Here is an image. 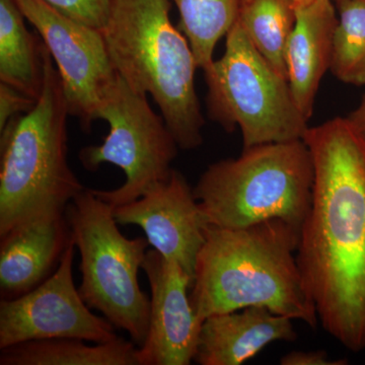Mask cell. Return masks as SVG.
Here are the masks:
<instances>
[{
    "mask_svg": "<svg viewBox=\"0 0 365 365\" xmlns=\"http://www.w3.org/2000/svg\"><path fill=\"white\" fill-rule=\"evenodd\" d=\"M311 210L297 264L327 333L353 352L365 350V137L348 118L309 127Z\"/></svg>",
    "mask_w": 365,
    "mask_h": 365,
    "instance_id": "obj_1",
    "label": "cell"
},
{
    "mask_svg": "<svg viewBox=\"0 0 365 365\" xmlns=\"http://www.w3.org/2000/svg\"><path fill=\"white\" fill-rule=\"evenodd\" d=\"M300 232L281 220L242 228L204 225L190 294L199 321L261 307L316 328V306L297 264Z\"/></svg>",
    "mask_w": 365,
    "mask_h": 365,
    "instance_id": "obj_2",
    "label": "cell"
},
{
    "mask_svg": "<svg viewBox=\"0 0 365 365\" xmlns=\"http://www.w3.org/2000/svg\"><path fill=\"white\" fill-rule=\"evenodd\" d=\"M170 11V0H113L102 33L118 76L150 95L179 148L193 150L203 143L205 124L195 88L199 68Z\"/></svg>",
    "mask_w": 365,
    "mask_h": 365,
    "instance_id": "obj_3",
    "label": "cell"
},
{
    "mask_svg": "<svg viewBox=\"0 0 365 365\" xmlns=\"http://www.w3.org/2000/svg\"><path fill=\"white\" fill-rule=\"evenodd\" d=\"M44 81L30 111L0 130V237L67 205L85 187L69 165V113L56 66L43 44Z\"/></svg>",
    "mask_w": 365,
    "mask_h": 365,
    "instance_id": "obj_4",
    "label": "cell"
},
{
    "mask_svg": "<svg viewBox=\"0 0 365 365\" xmlns=\"http://www.w3.org/2000/svg\"><path fill=\"white\" fill-rule=\"evenodd\" d=\"M314 182L313 158L300 139L252 146L212 163L193 190L205 225L242 228L281 220L302 230Z\"/></svg>",
    "mask_w": 365,
    "mask_h": 365,
    "instance_id": "obj_5",
    "label": "cell"
},
{
    "mask_svg": "<svg viewBox=\"0 0 365 365\" xmlns=\"http://www.w3.org/2000/svg\"><path fill=\"white\" fill-rule=\"evenodd\" d=\"M66 216L81 255L79 294L91 309L140 346L148 335L150 299L139 285L138 272L150 242L146 237H124L114 207L91 189L72 199Z\"/></svg>",
    "mask_w": 365,
    "mask_h": 365,
    "instance_id": "obj_6",
    "label": "cell"
},
{
    "mask_svg": "<svg viewBox=\"0 0 365 365\" xmlns=\"http://www.w3.org/2000/svg\"><path fill=\"white\" fill-rule=\"evenodd\" d=\"M225 50L204 71L209 118L225 129H241L244 150L304 139L309 120L287 79L257 51L239 21L225 36Z\"/></svg>",
    "mask_w": 365,
    "mask_h": 365,
    "instance_id": "obj_7",
    "label": "cell"
},
{
    "mask_svg": "<svg viewBox=\"0 0 365 365\" xmlns=\"http://www.w3.org/2000/svg\"><path fill=\"white\" fill-rule=\"evenodd\" d=\"M97 120L107 122L109 133L100 145L81 148L79 162L90 172L104 163L116 165L123 170L125 182L117 189H91L96 195L115 208L169 179L180 148L148 95L134 91L118 76L98 107Z\"/></svg>",
    "mask_w": 365,
    "mask_h": 365,
    "instance_id": "obj_8",
    "label": "cell"
},
{
    "mask_svg": "<svg viewBox=\"0 0 365 365\" xmlns=\"http://www.w3.org/2000/svg\"><path fill=\"white\" fill-rule=\"evenodd\" d=\"M51 55L69 116L88 133L103 98L118 74L102 31L71 20L44 0H16Z\"/></svg>",
    "mask_w": 365,
    "mask_h": 365,
    "instance_id": "obj_9",
    "label": "cell"
},
{
    "mask_svg": "<svg viewBox=\"0 0 365 365\" xmlns=\"http://www.w3.org/2000/svg\"><path fill=\"white\" fill-rule=\"evenodd\" d=\"M73 240L55 272L39 287L0 302V349L28 341L74 338L91 343L117 339L115 327L91 313L73 280Z\"/></svg>",
    "mask_w": 365,
    "mask_h": 365,
    "instance_id": "obj_10",
    "label": "cell"
},
{
    "mask_svg": "<svg viewBox=\"0 0 365 365\" xmlns=\"http://www.w3.org/2000/svg\"><path fill=\"white\" fill-rule=\"evenodd\" d=\"M143 270L150 283V314L148 335L137 351L139 365H189L202 327L188 294L193 279L155 249L146 252Z\"/></svg>",
    "mask_w": 365,
    "mask_h": 365,
    "instance_id": "obj_11",
    "label": "cell"
},
{
    "mask_svg": "<svg viewBox=\"0 0 365 365\" xmlns=\"http://www.w3.org/2000/svg\"><path fill=\"white\" fill-rule=\"evenodd\" d=\"M114 216L118 225L143 228L150 246L179 264L194 280L205 225L184 175L173 170L167 181L140 198L115 207Z\"/></svg>",
    "mask_w": 365,
    "mask_h": 365,
    "instance_id": "obj_12",
    "label": "cell"
},
{
    "mask_svg": "<svg viewBox=\"0 0 365 365\" xmlns=\"http://www.w3.org/2000/svg\"><path fill=\"white\" fill-rule=\"evenodd\" d=\"M72 237L66 211H53L16 225L0 237V294H28L58 267Z\"/></svg>",
    "mask_w": 365,
    "mask_h": 365,
    "instance_id": "obj_13",
    "label": "cell"
},
{
    "mask_svg": "<svg viewBox=\"0 0 365 365\" xmlns=\"http://www.w3.org/2000/svg\"><path fill=\"white\" fill-rule=\"evenodd\" d=\"M338 14L333 0H297V20L285 51L287 81L307 120L322 79L330 69Z\"/></svg>",
    "mask_w": 365,
    "mask_h": 365,
    "instance_id": "obj_14",
    "label": "cell"
},
{
    "mask_svg": "<svg viewBox=\"0 0 365 365\" xmlns=\"http://www.w3.org/2000/svg\"><path fill=\"white\" fill-rule=\"evenodd\" d=\"M292 319L250 307L215 314L202 323L195 361L200 365H242L276 341H294Z\"/></svg>",
    "mask_w": 365,
    "mask_h": 365,
    "instance_id": "obj_15",
    "label": "cell"
},
{
    "mask_svg": "<svg viewBox=\"0 0 365 365\" xmlns=\"http://www.w3.org/2000/svg\"><path fill=\"white\" fill-rule=\"evenodd\" d=\"M138 346L118 337L88 344L74 338L35 340L0 349V365H139Z\"/></svg>",
    "mask_w": 365,
    "mask_h": 365,
    "instance_id": "obj_16",
    "label": "cell"
},
{
    "mask_svg": "<svg viewBox=\"0 0 365 365\" xmlns=\"http://www.w3.org/2000/svg\"><path fill=\"white\" fill-rule=\"evenodd\" d=\"M25 20L16 0H0V83L37 100L44 81L43 42Z\"/></svg>",
    "mask_w": 365,
    "mask_h": 365,
    "instance_id": "obj_17",
    "label": "cell"
},
{
    "mask_svg": "<svg viewBox=\"0 0 365 365\" xmlns=\"http://www.w3.org/2000/svg\"><path fill=\"white\" fill-rule=\"evenodd\" d=\"M297 0H250L237 21L257 51L287 79L285 51L297 20Z\"/></svg>",
    "mask_w": 365,
    "mask_h": 365,
    "instance_id": "obj_18",
    "label": "cell"
},
{
    "mask_svg": "<svg viewBox=\"0 0 365 365\" xmlns=\"http://www.w3.org/2000/svg\"><path fill=\"white\" fill-rule=\"evenodd\" d=\"M180 14V30L186 36L204 71L213 60L218 42L239 19L242 0H173Z\"/></svg>",
    "mask_w": 365,
    "mask_h": 365,
    "instance_id": "obj_19",
    "label": "cell"
},
{
    "mask_svg": "<svg viewBox=\"0 0 365 365\" xmlns=\"http://www.w3.org/2000/svg\"><path fill=\"white\" fill-rule=\"evenodd\" d=\"M338 23L334 33L330 69L336 78L365 85V0H334Z\"/></svg>",
    "mask_w": 365,
    "mask_h": 365,
    "instance_id": "obj_20",
    "label": "cell"
},
{
    "mask_svg": "<svg viewBox=\"0 0 365 365\" xmlns=\"http://www.w3.org/2000/svg\"><path fill=\"white\" fill-rule=\"evenodd\" d=\"M71 20L102 31L107 24L113 0H44Z\"/></svg>",
    "mask_w": 365,
    "mask_h": 365,
    "instance_id": "obj_21",
    "label": "cell"
},
{
    "mask_svg": "<svg viewBox=\"0 0 365 365\" xmlns=\"http://www.w3.org/2000/svg\"><path fill=\"white\" fill-rule=\"evenodd\" d=\"M37 100L29 97L13 86L0 83V130L16 116L30 111Z\"/></svg>",
    "mask_w": 365,
    "mask_h": 365,
    "instance_id": "obj_22",
    "label": "cell"
},
{
    "mask_svg": "<svg viewBox=\"0 0 365 365\" xmlns=\"http://www.w3.org/2000/svg\"><path fill=\"white\" fill-rule=\"evenodd\" d=\"M282 365H343L345 359H332L324 350L316 351H292L287 353L280 360Z\"/></svg>",
    "mask_w": 365,
    "mask_h": 365,
    "instance_id": "obj_23",
    "label": "cell"
},
{
    "mask_svg": "<svg viewBox=\"0 0 365 365\" xmlns=\"http://www.w3.org/2000/svg\"><path fill=\"white\" fill-rule=\"evenodd\" d=\"M353 126L365 137V97L359 107L347 117Z\"/></svg>",
    "mask_w": 365,
    "mask_h": 365,
    "instance_id": "obj_24",
    "label": "cell"
},
{
    "mask_svg": "<svg viewBox=\"0 0 365 365\" xmlns=\"http://www.w3.org/2000/svg\"><path fill=\"white\" fill-rule=\"evenodd\" d=\"M250 0H242V4H247V2H249Z\"/></svg>",
    "mask_w": 365,
    "mask_h": 365,
    "instance_id": "obj_25",
    "label": "cell"
},
{
    "mask_svg": "<svg viewBox=\"0 0 365 365\" xmlns=\"http://www.w3.org/2000/svg\"><path fill=\"white\" fill-rule=\"evenodd\" d=\"M333 1H334V0H333Z\"/></svg>",
    "mask_w": 365,
    "mask_h": 365,
    "instance_id": "obj_26",
    "label": "cell"
}]
</instances>
